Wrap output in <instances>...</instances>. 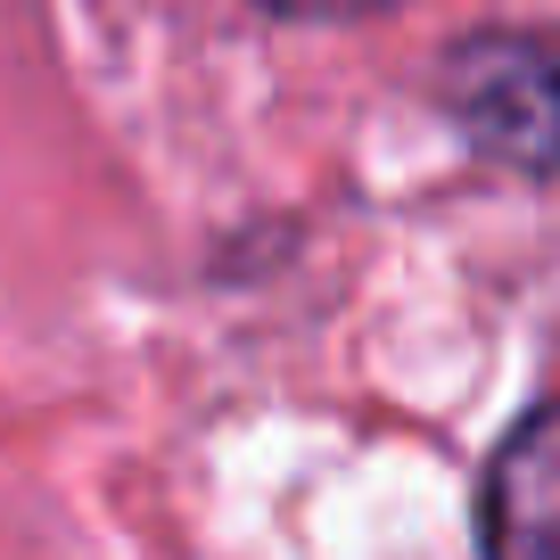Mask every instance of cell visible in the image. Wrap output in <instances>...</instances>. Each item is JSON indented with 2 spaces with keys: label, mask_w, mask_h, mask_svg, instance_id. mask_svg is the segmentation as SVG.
Instances as JSON below:
<instances>
[{
  "label": "cell",
  "mask_w": 560,
  "mask_h": 560,
  "mask_svg": "<svg viewBox=\"0 0 560 560\" xmlns=\"http://www.w3.org/2000/svg\"><path fill=\"white\" fill-rule=\"evenodd\" d=\"M478 544L487 560H560V404H536L494 445L487 494H478Z\"/></svg>",
  "instance_id": "obj_2"
},
{
  "label": "cell",
  "mask_w": 560,
  "mask_h": 560,
  "mask_svg": "<svg viewBox=\"0 0 560 560\" xmlns=\"http://www.w3.org/2000/svg\"><path fill=\"white\" fill-rule=\"evenodd\" d=\"M438 91L478 158L511 174H560V34L487 25L445 50Z\"/></svg>",
  "instance_id": "obj_1"
},
{
  "label": "cell",
  "mask_w": 560,
  "mask_h": 560,
  "mask_svg": "<svg viewBox=\"0 0 560 560\" xmlns=\"http://www.w3.org/2000/svg\"><path fill=\"white\" fill-rule=\"evenodd\" d=\"M256 9H272V18H371L387 0H256Z\"/></svg>",
  "instance_id": "obj_3"
}]
</instances>
